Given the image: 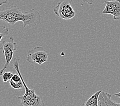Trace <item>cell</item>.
Segmentation results:
<instances>
[{"label":"cell","mask_w":120,"mask_h":106,"mask_svg":"<svg viewBox=\"0 0 120 106\" xmlns=\"http://www.w3.org/2000/svg\"><path fill=\"white\" fill-rule=\"evenodd\" d=\"M105 7L102 13L110 14L113 16L114 20L120 19V0H111L104 2Z\"/></svg>","instance_id":"obj_6"},{"label":"cell","mask_w":120,"mask_h":106,"mask_svg":"<svg viewBox=\"0 0 120 106\" xmlns=\"http://www.w3.org/2000/svg\"><path fill=\"white\" fill-rule=\"evenodd\" d=\"M13 75V74L12 73L10 72V71H5V72H4L2 76L3 81L4 83H6L9 81L11 78H12Z\"/></svg>","instance_id":"obj_11"},{"label":"cell","mask_w":120,"mask_h":106,"mask_svg":"<svg viewBox=\"0 0 120 106\" xmlns=\"http://www.w3.org/2000/svg\"><path fill=\"white\" fill-rule=\"evenodd\" d=\"M16 48L17 44L15 42V39L12 36L10 37L9 41H3L2 42V47L0 48V50L4 55L5 60L3 69L5 70L10 64L13 58L14 53L16 51Z\"/></svg>","instance_id":"obj_5"},{"label":"cell","mask_w":120,"mask_h":106,"mask_svg":"<svg viewBox=\"0 0 120 106\" xmlns=\"http://www.w3.org/2000/svg\"><path fill=\"white\" fill-rule=\"evenodd\" d=\"M3 73H4V71H3L1 69L0 70V77H1L2 76V74H3Z\"/></svg>","instance_id":"obj_16"},{"label":"cell","mask_w":120,"mask_h":106,"mask_svg":"<svg viewBox=\"0 0 120 106\" xmlns=\"http://www.w3.org/2000/svg\"><path fill=\"white\" fill-rule=\"evenodd\" d=\"M72 0H62L58 3L53 9V12L59 18L70 20L76 15V12L72 6Z\"/></svg>","instance_id":"obj_3"},{"label":"cell","mask_w":120,"mask_h":106,"mask_svg":"<svg viewBox=\"0 0 120 106\" xmlns=\"http://www.w3.org/2000/svg\"><path fill=\"white\" fill-rule=\"evenodd\" d=\"M9 34V29L4 26H0V42L4 37L7 36Z\"/></svg>","instance_id":"obj_10"},{"label":"cell","mask_w":120,"mask_h":106,"mask_svg":"<svg viewBox=\"0 0 120 106\" xmlns=\"http://www.w3.org/2000/svg\"><path fill=\"white\" fill-rule=\"evenodd\" d=\"M7 2L8 0H0V6L6 3H7Z\"/></svg>","instance_id":"obj_14"},{"label":"cell","mask_w":120,"mask_h":106,"mask_svg":"<svg viewBox=\"0 0 120 106\" xmlns=\"http://www.w3.org/2000/svg\"><path fill=\"white\" fill-rule=\"evenodd\" d=\"M114 95L118 97V98L120 99V92H118V93H114Z\"/></svg>","instance_id":"obj_15"},{"label":"cell","mask_w":120,"mask_h":106,"mask_svg":"<svg viewBox=\"0 0 120 106\" xmlns=\"http://www.w3.org/2000/svg\"><path fill=\"white\" fill-rule=\"evenodd\" d=\"M11 80H12L14 82H20L21 81V77H20L19 74H13L12 78L11 79Z\"/></svg>","instance_id":"obj_12"},{"label":"cell","mask_w":120,"mask_h":106,"mask_svg":"<svg viewBox=\"0 0 120 106\" xmlns=\"http://www.w3.org/2000/svg\"><path fill=\"white\" fill-rule=\"evenodd\" d=\"M102 90L97 91L88 98L86 102L83 103L81 106H100L99 97Z\"/></svg>","instance_id":"obj_8"},{"label":"cell","mask_w":120,"mask_h":106,"mask_svg":"<svg viewBox=\"0 0 120 106\" xmlns=\"http://www.w3.org/2000/svg\"><path fill=\"white\" fill-rule=\"evenodd\" d=\"M19 59L15 58L13 60V66L18 73L19 74L22 81L23 83L25 93L23 95L18 97L21 100L22 106H45V102L42 97L36 94L34 89H31L27 86L22 78L20 71Z\"/></svg>","instance_id":"obj_2"},{"label":"cell","mask_w":120,"mask_h":106,"mask_svg":"<svg viewBox=\"0 0 120 106\" xmlns=\"http://www.w3.org/2000/svg\"><path fill=\"white\" fill-rule=\"evenodd\" d=\"M81 1L84 3H86L90 5L93 4V0H81Z\"/></svg>","instance_id":"obj_13"},{"label":"cell","mask_w":120,"mask_h":106,"mask_svg":"<svg viewBox=\"0 0 120 106\" xmlns=\"http://www.w3.org/2000/svg\"><path fill=\"white\" fill-rule=\"evenodd\" d=\"M40 13L35 9L22 12L16 6L12 5L9 8L0 10V21H4L10 25L18 22H23V28L26 26L35 27L41 22Z\"/></svg>","instance_id":"obj_1"},{"label":"cell","mask_w":120,"mask_h":106,"mask_svg":"<svg viewBox=\"0 0 120 106\" xmlns=\"http://www.w3.org/2000/svg\"><path fill=\"white\" fill-rule=\"evenodd\" d=\"M9 84L10 86L15 90H22L24 88L23 83H22V80L20 82H14L12 80H10L9 81Z\"/></svg>","instance_id":"obj_9"},{"label":"cell","mask_w":120,"mask_h":106,"mask_svg":"<svg viewBox=\"0 0 120 106\" xmlns=\"http://www.w3.org/2000/svg\"><path fill=\"white\" fill-rule=\"evenodd\" d=\"M99 103L100 106H120V103L113 101L111 94L102 90L99 95Z\"/></svg>","instance_id":"obj_7"},{"label":"cell","mask_w":120,"mask_h":106,"mask_svg":"<svg viewBox=\"0 0 120 106\" xmlns=\"http://www.w3.org/2000/svg\"><path fill=\"white\" fill-rule=\"evenodd\" d=\"M49 58V53L42 46H37L28 51L27 61L31 64L39 65L46 62Z\"/></svg>","instance_id":"obj_4"}]
</instances>
